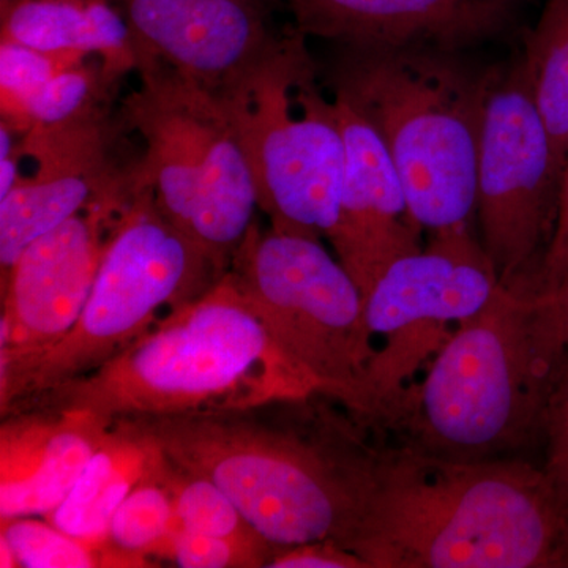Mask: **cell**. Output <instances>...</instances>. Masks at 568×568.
<instances>
[{
  "label": "cell",
  "instance_id": "cell-1",
  "mask_svg": "<svg viewBox=\"0 0 568 568\" xmlns=\"http://www.w3.org/2000/svg\"><path fill=\"white\" fill-rule=\"evenodd\" d=\"M347 549L368 568H568V517L525 459L364 444Z\"/></svg>",
  "mask_w": 568,
  "mask_h": 568
},
{
  "label": "cell",
  "instance_id": "cell-2",
  "mask_svg": "<svg viewBox=\"0 0 568 568\" xmlns=\"http://www.w3.org/2000/svg\"><path fill=\"white\" fill-rule=\"evenodd\" d=\"M315 396V384L280 351L226 274L99 368L6 414L54 407L119 420L226 413Z\"/></svg>",
  "mask_w": 568,
  "mask_h": 568
},
{
  "label": "cell",
  "instance_id": "cell-3",
  "mask_svg": "<svg viewBox=\"0 0 568 568\" xmlns=\"http://www.w3.org/2000/svg\"><path fill=\"white\" fill-rule=\"evenodd\" d=\"M466 50L343 48L328 70L349 104L386 145L422 230L473 224L485 108L499 67Z\"/></svg>",
  "mask_w": 568,
  "mask_h": 568
},
{
  "label": "cell",
  "instance_id": "cell-4",
  "mask_svg": "<svg viewBox=\"0 0 568 568\" xmlns=\"http://www.w3.org/2000/svg\"><path fill=\"white\" fill-rule=\"evenodd\" d=\"M264 414L261 406L132 420L175 466L222 488L274 547L328 540L347 549L357 525L364 440L346 425L305 435Z\"/></svg>",
  "mask_w": 568,
  "mask_h": 568
},
{
  "label": "cell",
  "instance_id": "cell-5",
  "mask_svg": "<svg viewBox=\"0 0 568 568\" xmlns=\"http://www.w3.org/2000/svg\"><path fill=\"white\" fill-rule=\"evenodd\" d=\"M556 368L538 345L532 291L503 283L452 331L381 426L436 457L508 458L540 436Z\"/></svg>",
  "mask_w": 568,
  "mask_h": 568
},
{
  "label": "cell",
  "instance_id": "cell-6",
  "mask_svg": "<svg viewBox=\"0 0 568 568\" xmlns=\"http://www.w3.org/2000/svg\"><path fill=\"white\" fill-rule=\"evenodd\" d=\"M138 74L140 88L121 106L123 129L144 142L134 183L149 186L170 222L226 275L257 209L233 108L166 63L144 62Z\"/></svg>",
  "mask_w": 568,
  "mask_h": 568
},
{
  "label": "cell",
  "instance_id": "cell-7",
  "mask_svg": "<svg viewBox=\"0 0 568 568\" xmlns=\"http://www.w3.org/2000/svg\"><path fill=\"white\" fill-rule=\"evenodd\" d=\"M223 276L164 215L152 190L134 183L77 324L43 354L0 372V414L99 368L151 331L162 310L189 304Z\"/></svg>",
  "mask_w": 568,
  "mask_h": 568
},
{
  "label": "cell",
  "instance_id": "cell-8",
  "mask_svg": "<svg viewBox=\"0 0 568 568\" xmlns=\"http://www.w3.org/2000/svg\"><path fill=\"white\" fill-rule=\"evenodd\" d=\"M226 274L317 394L357 417L376 346L365 295L342 261L321 239L254 222Z\"/></svg>",
  "mask_w": 568,
  "mask_h": 568
},
{
  "label": "cell",
  "instance_id": "cell-9",
  "mask_svg": "<svg viewBox=\"0 0 568 568\" xmlns=\"http://www.w3.org/2000/svg\"><path fill=\"white\" fill-rule=\"evenodd\" d=\"M500 284L473 224L436 231L426 246L396 260L365 298L369 332L383 345L366 372L358 420L379 425L444 345L450 324L480 312Z\"/></svg>",
  "mask_w": 568,
  "mask_h": 568
},
{
  "label": "cell",
  "instance_id": "cell-10",
  "mask_svg": "<svg viewBox=\"0 0 568 568\" xmlns=\"http://www.w3.org/2000/svg\"><path fill=\"white\" fill-rule=\"evenodd\" d=\"M231 108L257 207L272 230L328 241L338 222L345 141L335 102L317 89L310 51L304 48L287 59L245 103Z\"/></svg>",
  "mask_w": 568,
  "mask_h": 568
},
{
  "label": "cell",
  "instance_id": "cell-11",
  "mask_svg": "<svg viewBox=\"0 0 568 568\" xmlns=\"http://www.w3.org/2000/svg\"><path fill=\"white\" fill-rule=\"evenodd\" d=\"M564 166L521 58L497 69L477 164L480 239L506 284H532L558 216Z\"/></svg>",
  "mask_w": 568,
  "mask_h": 568
},
{
  "label": "cell",
  "instance_id": "cell-12",
  "mask_svg": "<svg viewBox=\"0 0 568 568\" xmlns=\"http://www.w3.org/2000/svg\"><path fill=\"white\" fill-rule=\"evenodd\" d=\"M110 2L132 29L141 65L166 63L234 106L245 103L272 71L306 47V37L297 29L276 28L278 0Z\"/></svg>",
  "mask_w": 568,
  "mask_h": 568
},
{
  "label": "cell",
  "instance_id": "cell-13",
  "mask_svg": "<svg viewBox=\"0 0 568 568\" xmlns=\"http://www.w3.org/2000/svg\"><path fill=\"white\" fill-rule=\"evenodd\" d=\"M111 114L18 138L36 173L0 200V278L41 235L74 215L133 193L134 164L119 162Z\"/></svg>",
  "mask_w": 568,
  "mask_h": 568
},
{
  "label": "cell",
  "instance_id": "cell-14",
  "mask_svg": "<svg viewBox=\"0 0 568 568\" xmlns=\"http://www.w3.org/2000/svg\"><path fill=\"white\" fill-rule=\"evenodd\" d=\"M129 197L95 205L41 235L0 278V372L43 354L77 324Z\"/></svg>",
  "mask_w": 568,
  "mask_h": 568
},
{
  "label": "cell",
  "instance_id": "cell-15",
  "mask_svg": "<svg viewBox=\"0 0 568 568\" xmlns=\"http://www.w3.org/2000/svg\"><path fill=\"white\" fill-rule=\"evenodd\" d=\"M334 102L345 141V175L328 242L366 298L396 260L422 248L424 230L379 134L349 104Z\"/></svg>",
  "mask_w": 568,
  "mask_h": 568
},
{
  "label": "cell",
  "instance_id": "cell-16",
  "mask_svg": "<svg viewBox=\"0 0 568 568\" xmlns=\"http://www.w3.org/2000/svg\"><path fill=\"white\" fill-rule=\"evenodd\" d=\"M305 37L343 48L467 50L514 24L518 0H278Z\"/></svg>",
  "mask_w": 568,
  "mask_h": 568
},
{
  "label": "cell",
  "instance_id": "cell-17",
  "mask_svg": "<svg viewBox=\"0 0 568 568\" xmlns=\"http://www.w3.org/2000/svg\"><path fill=\"white\" fill-rule=\"evenodd\" d=\"M114 420L26 407L0 425V519L47 517L69 496Z\"/></svg>",
  "mask_w": 568,
  "mask_h": 568
},
{
  "label": "cell",
  "instance_id": "cell-18",
  "mask_svg": "<svg viewBox=\"0 0 568 568\" xmlns=\"http://www.w3.org/2000/svg\"><path fill=\"white\" fill-rule=\"evenodd\" d=\"M0 39L99 58L119 81L141 65L132 29L110 0H2Z\"/></svg>",
  "mask_w": 568,
  "mask_h": 568
},
{
  "label": "cell",
  "instance_id": "cell-19",
  "mask_svg": "<svg viewBox=\"0 0 568 568\" xmlns=\"http://www.w3.org/2000/svg\"><path fill=\"white\" fill-rule=\"evenodd\" d=\"M164 458L155 439L132 418L112 422L102 446L47 521L69 536L102 544L115 510Z\"/></svg>",
  "mask_w": 568,
  "mask_h": 568
},
{
  "label": "cell",
  "instance_id": "cell-20",
  "mask_svg": "<svg viewBox=\"0 0 568 568\" xmlns=\"http://www.w3.org/2000/svg\"><path fill=\"white\" fill-rule=\"evenodd\" d=\"M562 166L568 156V0H544L519 55Z\"/></svg>",
  "mask_w": 568,
  "mask_h": 568
},
{
  "label": "cell",
  "instance_id": "cell-21",
  "mask_svg": "<svg viewBox=\"0 0 568 568\" xmlns=\"http://www.w3.org/2000/svg\"><path fill=\"white\" fill-rule=\"evenodd\" d=\"M166 467L168 458H164L162 465L142 478L111 518L104 544L121 567L151 566L149 558L163 556L178 529Z\"/></svg>",
  "mask_w": 568,
  "mask_h": 568
},
{
  "label": "cell",
  "instance_id": "cell-22",
  "mask_svg": "<svg viewBox=\"0 0 568 568\" xmlns=\"http://www.w3.org/2000/svg\"><path fill=\"white\" fill-rule=\"evenodd\" d=\"M118 84L99 58L62 71L29 102L24 134L77 125L106 114Z\"/></svg>",
  "mask_w": 568,
  "mask_h": 568
},
{
  "label": "cell",
  "instance_id": "cell-23",
  "mask_svg": "<svg viewBox=\"0 0 568 568\" xmlns=\"http://www.w3.org/2000/svg\"><path fill=\"white\" fill-rule=\"evenodd\" d=\"M0 538L13 551L18 567L92 568L118 567L103 544L81 540L33 517L0 519Z\"/></svg>",
  "mask_w": 568,
  "mask_h": 568
},
{
  "label": "cell",
  "instance_id": "cell-24",
  "mask_svg": "<svg viewBox=\"0 0 568 568\" xmlns=\"http://www.w3.org/2000/svg\"><path fill=\"white\" fill-rule=\"evenodd\" d=\"M166 484L173 495L179 528L205 536L265 540L233 499L209 478L181 469L168 459Z\"/></svg>",
  "mask_w": 568,
  "mask_h": 568
},
{
  "label": "cell",
  "instance_id": "cell-25",
  "mask_svg": "<svg viewBox=\"0 0 568 568\" xmlns=\"http://www.w3.org/2000/svg\"><path fill=\"white\" fill-rule=\"evenodd\" d=\"M77 52L41 51L14 41L0 43V112L18 136L26 130V110L32 97L71 67L88 61Z\"/></svg>",
  "mask_w": 568,
  "mask_h": 568
},
{
  "label": "cell",
  "instance_id": "cell-26",
  "mask_svg": "<svg viewBox=\"0 0 568 568\" xmlns=\"http://www.w3.org/2000/svg\"><path fill=\"white\" fill-rule=\"evenodd\" d=\"M276 549L267 540L205 536L178 526L162 558L183 568H257L267 567Z\"/></svg>",
  "mask_w": 568,
  "mask_h": 568
},
{
  "label": "cell",
  "instance_id": "cell-27",
  "mask_svg": "<svg viewBox=\"0 0 568 568\" xmlns=\"http://www.w3.org/2000/svg\"><path fill=\"white\" fill-rule=\"evenodd\" d=\"M540 436L545 439L541 470L568 517V349L552 377L541 416Z\"/></svg>",
  "mask_w": 568,
  "mask_h": 568
},
{
  "label": "cell",
  "instance_id": "cell-28",
  "mask_svg": "<svg viewBox=\"0 0 568 568\" xmlns=\"http://www.w3.org/2000/svg\"><path fill=\"white\" fill-rule=\"evenodd\" d=\"M532 308L541 354L558 366L568 349V271L558 282L532 290Z\"/></svg>",
  "mask_w": 568,
  "mask_h": 568
},
{
  "label": "cell",
  "instance_id": "cell-29",
  "mask_svg": "<svg viewBox=\"0 0 568 568\" xmlns=\"http://www.w3.org/2000/svg\"><path fill=\"white\" fill-rule=\"evenodd\" d=\"M271 568H368L364 559L335 541H308L278 548Z\"/></svg>",
  "mask_w": 568,
  "mask_h": 568
},
{
  "label": "cell",
  "instance_id": "cell-30",
  "mask_svg": "<svg viewBox=\"0 0 568 568\" xmlns=\"http://www.w3.org/2000/svg\"><path fill=\"white\" fill-rule=\"evenodd\" d=\"M568 271V156L564 166L562 182H560L558 216H556L555 231L549 242L547 253L541 261L532 290L549 286L558 282Z\"/></svg>",
  "mask_w": 568,
  "mask_h": 568
},
{
  "label": "cell",
  "instance_id": "cell-31",
  "mask_svg": "<svg viewBox=\"0 0 568 568\" xmlns=\"http://www.w3.org/2000/svg\"><path fill=\"white\" fill-rule=\"evenodd\" d=\"M20 138V136H18ZM22 159L20 149L14 148V151L9 155L0 156V200L6 197L7 194L18 185L20 182V160Z\"/></svg>",
  "mask_w": 568,
  "mask_h": 568
}]
</instances>
